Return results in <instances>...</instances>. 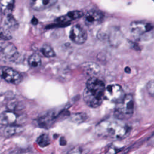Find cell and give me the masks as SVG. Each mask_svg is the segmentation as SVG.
<instances>
[{
  "instance_id": "12",
  "label": "cell",
  "mask_w": 154,
  "mask_h": 154,
  "mask_svg": "<svg viewBox=\"0 0 154 154\" xmlns=\"http://www.w3.org/2000/svg\"><path fill=\"white\" fill-rule=\"evenodd\" d=\"M58 116L54 112H50L42 115L37 119V124L41 128H49L55 121L56 118Z\"/></svg>"
},
{
  "instance_id": "11",
  "label": "cell",
  "mask_w": 154,
  "mask_h": 154,
  "mask_svg": "<svg viewBox=\"0 0 154 154\" xmlns=\"http://www.w3.org/2000/svg\"><path fill=\"white\" fill-rule=\"evenodd\" d=\"M19 116L14 111H5L0 114V124L2 125H14L18 121Z\"/></svg>"
},
{
  "instance_id": "14",
  "label": "cell",
  "mask_w": 154,
  "mask_h": 154,
  "mask_svg": "<svg viewBox=\"0 0 154 154\" xmlns=\"http://www.w3.org/2000/svg\"><path fill=\"white\" fill-rule=\"evenodd\" d=\"M15 0H0V10L5 15L10 14L14 7Z\"/></svg>"
},
{
  "instance_id": "9",
  "label": "cell",
  "mask_w": 154,
  "mask_h": 154,
  "mask_svg": "<svg viewBox=\"0 0 154 154\" xmlns=\"http://www.w3.org/2000/svg\"><path fill=\"white\" fill-rule=\"evenodd\" d=\"M24 131V128L20 125H2L0 127V135L4 137H10L20 134Z\"/></svg>"
},
{
  "instance_id": "13",
  "label": "cell",
  "mask_w": 154,
  "mask_h": 154,
  "mask_svg": "<svg viewBox=\"0 0 154 154\" xmlns=\"http://www.w3.org/2000/svg\"><path fill=\"white\" fill-rule=\"evenodd\" d=\"M57 0H30L31 8L37 11H42L54 5Z\"/></svg>"
},
{
  "instance_id": "27",
  "label": "cell",
  "mask_w": 154,
  "mask_h": 154,
  "mask_svg": "<svg viewBox=\"0 0 154 154\" xmlns=\"http://www.w3.org/2000/svg\"><path fill=\"white\" fill-rule=\"evenodd\" d=\"M147 144L151 147H154V134H152L147 140Z\"/></svg>"
},
{
  "instance_id": "22",
  "label": "cell",
  "mask_w": 154,
  "mask_h": 154,
  "mask_svg": "<svg viewBox=\"0 0 154 154\" xmlns=\"http://www.w3.org/2000/svg\"><path fill=\"white\" fill-rule=\"evenodd\" d=\"M87 117V115L85 113H76L71 116V120L73 122L79 123L84 122Z\"/></svg>"
},
{
  "instance_id": "30",
  "label": "cell",
  "mask_w": 154,
  "mask_h": 154,
  "mask_svg": "<svg viewBox=\"0 0 154 154\" xmlns=\"http://www.w3.org/2000/svg\"><path fill=\"white\" fill-rule=\"evenodd\" d=\"M125 71L126 73H130L131 69H130V68H129L128 67H126V68L125 69Z\"/></svg>"
},
{
  "instance_id": "15",
  "label": "cell",
  "mask_w": 154,
  "mask_h": 154,
  "mask_svg": "<svg viewBox=\"0 0 154 154\" xmlns=\"http://www.w3.org/2000/svg\"><path fill=\"white\" fill-rule=\"evenodd\" d=\"M2 26L11 32L17 29L18 23L14 17L11 15V14H10L6 15Z\"/></svg>"
},
{
  "instance_id": "4",
  "label": "cell",
  "mask_w": 154,
  "mask_h": 154,
  "mask_svg": "<svg viewBox=\"0 0 154 154\" xmlns=\"http://www.w3.org/2000/svg\"><path fill=\"white\" fill-rule=\"evenodd\" d=\"M129 28L133 35L139 38H150L154 33V26L144 21H134L130 24Z\"/></svg>"
},
{
  "instance_id": "25",
  "label": "cell",
  "mask_w": 154,
  "mask_h": 154,
  "mask_svg": "<svg viewBox=\"0 0 154 154\" xmlns=\"http://www.w3.org/2000/svg\"><path fill=\"white\" fill-rule=\"evenodd\" d=\"M146 88L149 95L154 98V79L148 82L146 85Z\"/></svg>"
},
{
  "instance_id": "20",
  "label": "cell",
  "mask_w": 154,
  "mask_h": 154,
  "mask_svg": "<svg viewBox=\"0 0 154 154\" xmlns=\"http://www.w3.org/2000/svg\"><path fill=\"white\" fill-rule=\"evenodd\" d=\"M50 143L51 141L49 137L46 134L40 135L37 139V143L38 144L39 146L42 147H44L48 146L50 144Z\"/></svg>"
},
{
  "instance_id": "3",
  "label": "cell",
  "mask_w": 154,
  "mask_h": 154,
  "mask_svg": "<svg viewBox=\"0 0 154 154\" xmlns=\"http://www.w3.org/2000/svg\"><path fill=\"white\" fill-rule=\"evenodd\" d=\"M134 100L132 94H125L124 97L116 103L114 109L115 117L125 120L131 117L134 112Z\"/></svg>"
},
{
  "instance_id": "28",
  "label": "cell",
  "mask_w": 154,
  "mask_h": 154,
  "mask_svg": "<svg viewBox=\"0 0 154 154\" xmlns=\"http://www.w3.org/2000/svg\"><path fill=\"white\" fill-rule=\"evenodd\" d=\"M60 145H61V146H65V145L66 144V139H65L63 137H61L60 140Z\"/></svg>"
},
{
  "instance_id": "7",
  "label": "cell",
  "mask_w": 154,
  "mask_h": 154,
  "mask_svg": "<svg viewBox=\"0 0 154 154\" xmlns=\"http://www.w3.org/2000/svg\"><path fill=\"white\" fill-rule=\"evenodd\" d=\"M0 76L7 82L18 84L22 79L20 73L7 66H0Z\"/></svg>"
},
{
  "instance_id": "2",
  "label": "cell",
  "mask_w": 154,
  "mask_h": 154,
  "mask_svg": "<svg viewBox=\"0 0 154 154\" xmlns=\"http://www.w3.org/2000/svg\"><path fill=\"white\" fill-rule=\"evenodd\" d=\"M105 84L102 80L94 76L89 78L83 93L85 103L91 108L99 106L105 97Z\"/></svg>"
},
{
  "instance_id": "16",
  "label": "cell",
  "mask_w": 154,
  "mask_h": 154,
  "mask_svg": "<svg viewBox=\"0 0 154 154\" xmlns=\"http://www.w3.org/2000/svg\"><path fill=\"white\" fill-rule=\"evenodd\" d=\"M83 16V13L79 11H73L69 12L66 16L60 17L58 19V22H67L69 20H72L73 19H76L79 18Z\"/></svg>"
},
{
  "instance_id": "5",
  "label": "cell",
  "mask_w": 154,
  "mask_h": 154,
  "mask_svg": "<svg viewBox=\"0 0 154 154\" xmlns=\"http://www.w3.org/2000/svg\"><path fill=\"white\" fill-rule=\"evenodd\" d=\"M19 54L16 47L8 41H0V60L11 63L17 60Z\"/></svg>"
},
{
  "instance_id": "18",
  "label": "cell",
  "mask_w": 154,
  "mask_h": 154,
  "mask_svg": "<svg viewBox=\"0 0 154 154\" xmlns=\"http://www.w3.org/2000/svg\"><path fill=\"white\" fill-rule=\"evenodd\" d=\"M41 58L37 54H32L28 59V64L32 67H38L41 65Z\"/></svg>"
},
{
  "instance_id": "26",
  "label": "cell",
  "mask_w": 154,
  "mask_h": 154,
  "mask_svg": "<svg viewBox=\"0 0 154 154\" xmlns=\"http://www.w3.org/2000/svg\"><path fill=\"white\" fill-rule=\"evenodd\" d=\"M120 150V148H117L116 146H111L108 149L105 154H117Z\"/></svg>"
},
{
  "instance_id": "23",
  "label": "cell",
  "mask_w": 154,
  "mask_h": 154,
  "mask_svg": "<svg viewBox=\"0 0 154 154\" xmlns=\"http://www.w3.org/2000/svg\"><path fill=\"white\" fill-rule=\"evenodd\" d=\"M8 108L9 110L16 112V111H21L23 108V106L22 103L17 102H11L8 103Z\"/></svg>"
},
{
  "instance_id": "19",
  "label": "cell",
  "mask_w": 154,
  "mask_h": 154,
  "mask_svg": "<svg viewBox=\"0 0 154 154\" xmlns=\"http://www.w3.org/2000/svg\"><path fill=\"white\" fill-rule=\"evenodd\" d=\"M41 52L46 57H54L55 56V53L54 49L48 45H43L41 48Z\"/></svg>"
},
{
  "instance_id": "1",
  "label": "cell",
  "mask_w": 154,
  "mask_h": 154,
  "mask_svg": "<svg viewBox=\"0 0 154 154\" xmlns=\"http://www.w3.org/2000/svg\"><path fill=\"white\" fill-rule=\"evenodd\" d=\"M130 131L131 128L125 121L116 117L105 118L95 127V132L98 136L113 140L125 138Z\"/></svg>"
},
{
  "instance_id": "31",
  "label": "cell",
  "mask_w": 154,
  "mask_h": 154,
  "mask_svg": "<svg viewBox=\"0 0 154 154\" xmlns=\"http://www.w3.org/2000/svg\"><path fill=\"white\" fill-rule=\"evenodd\" d=\"M1 79H2V78H1V77L0 76V82H1Z\"/></svg>"
},
{
  "instance_id": "29",
  "label": "cell",
  "mask_w": 154,
  "mask_h": 154,
  "mask_svg": "<svg viewBox=\"0 0 154 154\" xmlns=\"http://www.w3.org/2000/svg\"><path fill=\"white\" fill-rule=\"evenodd\" d=\"M31 23L32 24H34V25H35V24H37L38 23V20L35 17H33L32 19V20H31Z\"/></svg>"
},
{
  "instance_id": "8",
  "label": "cell",
  "mask_w": 154,
  "mask_h": 154,
  "mask_svg": "<svg viewBox=\"0 0 154 154\" xmlns=\"http://www.w3.org/2000/svg\"><path fill=\"white\" fill-rule=\"evenodd\" d=\"M69 37L73 43L80 45L85 43L87 38V34L83 28L79 25H75L70 29Z\"/></svg>"
},
{
  "instance_id": "10",
  "label": "cell",
  "mask_w": 154,
  "mask_h": 154,
  "mask_svg": "<svg viewBox=\"0 0 154 154\" xmlns=\"http://www.w3.org/2000/svg\"><path fill=\"white\" fill-rule=\"evenodd\" d=\"M103 19V14L97 10L88 11L84 16L85 23L89 26L100 23Z\"/></svg>"
},
{
  "instance_id": "17",
  "label": "cell",
  "mask_w": 154,
  "mask_h": 154,
  "mask_svg": "<svg viewBox=\"0 0 154 154\" xmlns=\"http://www.w3.org/2000/svg\"><path fill=\"white\" fill-rule=\"evenodd\" d=\"M122 37V36L121 32L119 30L115 28L110 33L109 40L111 43L115 46L116 45H118L121 41Z\"/></svg>"
},
{
  "instance_id": "6",
  "label": "cell",
  "mask_w": 154,
  "mask_h": 154,
  "mask_svg": "<svg viewBox=\"0 0 154 154\" xmlns=\"http://www.w3.org/2000/svg\"><path fill=\"white\" fill-rule=\"evenodd\" d=\"M125 96L122 87L118 84H111L108 85L105 88V97L116 103L120 102Z\"/></svg>"
},
{
  "instance_id": "24",
  "label": "cell",
  "mask_w": 154,
  "mask_h": 154,
  "mask_svg": "<svg viewBox=\"0 0 154 154\" xmlns=\"http://www.w3.org/2000/svg\"><path fill=\"white\" fill-rule=\"evenodd\" d=\"M86 150L81 146H76L70 150L67 154H86Z\"/></svg>"
},
{
  "instance_id": "21",
  "label": "cell",
  "mask_w": 154,
  "mask_h": 154,
  "mask_svg": "<svg viewBox=\"0 0 154 154\" xmlns=\"http://www.w3.org/2000/svg\"><path fill=\"white\" fill-rule=\"evenodd\" d=\"M12 38L11 32L2 26H0V40L8 41Z\"/></svg>"
}]
</instances>
